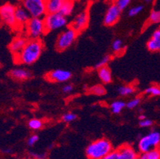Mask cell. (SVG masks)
<instances>
[{
	"label": "cell",
	"mask_w": 160,
	"mask_h": 159,
	"mask_svg": "<svg viewBox=\"0 0 160 159\" xmlns=\"http://www.w3.org/2000/svg\"><path fill=\"white\" fill-rule=\"evenodd\" d=\"M72 90H73V86L70 84H65L63 87H62V91H63L64 93H70L72 92Z\"/></svg>",
	"instance_id": "37"
},
{
	"label": "cell",
	"mask_w": 160,
	"mask_h": 159,
	"mask_svg": "<svg viewBox=\"0 0 160 159\" xmlns=\"http://www.w3.org/2000/svg\"><path fill=\"white\" fill-rule=\"evenodd\" d=\"M10 77L14 81H26L31 78L32 73L27 68H15L10 72Z\"/></svg>",
	"instance_id": "13"
},
{
	"label": "cell",
	"mask_w": 160,
	"mask_h": 159,
	"mask_svg": "<svg viewBox=\"0 0 160 159\" xmlns=\"http://www.w3.org/2000/svg\"><path fill=\"white\" fill-rule=\"evenodd\" d=\"M91 94L96 95V96H104L106 94V89L104 86H102L101 84H96V85L92 86L89 88L88 90Z\"/></svg>",
	"instance_id": "25"
},
{
	"label": "cell",
	"mask_w": 160,
	"mask_h": 159,
	"mask_svg": "<svg viewBox=\"0 0 160 159\" xmlns=\"http://www.w3.org/2000/svg\"><path fill=\"white\" fill-rule=\"evenodd\" d=\"M43 122L39 119H31L28 122V127L32 131H39L43 127Z\"/></svg>",
	"instance_id": "23"
},
{
	"label": "cell",
	"mask_w": 160,
	"mask_h": 159,
	"mask_svg": "<svg viewBox=\"0 0 160 159\" xmlns=\"http://www.w3.org/2000/svg\"><path fill=\"white\" fill-rule=\"evenodd\" d=\"M147 48L152 52H160V28L152 33L151 37L147 42Z\"/></svg>",
	"instance_id": "14"
},
{
	"label": "cell",
	"mask_w": 160,
	"mask_h": 159,
	"mask_svg": "<svg viewBox=\"0 0 160 159\" xmlns=\"http://www.w3.org/2000/svg\"><path fill=\"white\" fill-rule=\"evenodd\" d=\"M74 7H75L74 0H65V2H64L61 9L60 13L65 17H69L73 12Z\"/></svg>",
	"instance_id": "19"
},
{
	"label": "cell",
	"mask_w": 160,
	"mask_h": 159,
	"mask_svg": "<svg viewBox=\"0 0 160 159\" xmlns=\"http://www.w3.org/2000/svg\"><path fill=\"white\" fill-rule=\"evenodd\" d=\"M97 75L101 82L104 84H110L112 81V76L110 68L108 66L102 67L97 69Z\"/></svg>",
	"instance_id": "18"
},
{
	"label": "cell",
	"mask_w": 160,
	"mask_h": 159,
	"mask_svg": "<svg viewBox=\"0 0 160 159\" xmlns=\"http://www.w3.org/2000/svg\"><path fill=\"white\" fill-rule=\"evenodd\" d=\"M15 8L11 3H5L0 7V20L11 28H17L15 19Z\"/></svg>",
	"instance_id": "8"
},
{
	"label": "cell",
	"mask_w": 160,
	"mask_h": 159,
	"mask_svg": "<svg viewBox=\"0 0 160 159\" xmlns=\"http://www.w3.org/2000/svg\"><path fill=\"white\" fill-rule=\"evenodd\" d=\"M136 92V87L131 84H125L118 87L117 92L122 97H127L133 95Z\"/></svg>",
	"instance_id": "20"
},
{
	"label": "cell",
	"mask_w": 160,
	"mask_h": 159,
	"mask_svg": "<svg viewBox=\"0 0 160 159\" xmlns=\"http://www.w3.org/2000/svg\"><path fill=\"white\" fill-rule=\"evenodd\" d=\"M139 119H146V116H144V115H140V116H139Z\"/></svg>",
	"instance_id": "38"
},
{
	"label": "cell",
	"mask_w": 160,
	"mask_h": 159,
	"mask_svg": "<svg viewBox=\"0 0 160 159\" xmlns=\"http://www.w3.org/2000/svg\"><path fill=\"white\" fill-rule=\"evenodd\" d=\"M126 107V103L123 100H115L110 104V110L114 115H119Z\"/></svg>",
	"instance_id": "22"
},
{
	"label": "cell",
	"mask_w": 160,
	"mask_h": 159,
	"mask_svg": "<svg viewBox=\"0 0 160 159\" xmlns=\"http://www.w3.org/2000/svg\"><path fill=\"white\" fill-rule=\"evenodd\" d=\"M38 135H36V134L30 135L28 138V139H27V145H28L29 147H33V146H34L38 142Z\"/></svg>",
	"instance_id": "35"
},
{
	"label": "cell",
	"mask_w": 160,
	"mask_h": 159,
	"mask_svg": "<svg viewBox=\"0 0 160 159\" xmlns=\"http://www.w3.org/2000/svg\"><path fill=\"white\" fill-rule=\"evenodd\" d=\"M141 103V99L139 97H135L132 100H129L128 103H126V107L128 109H135Z\"/></svg>",
	"instance_id": "31"
},
{
	"label": "cell",
	"mask_w": 160,
	"mask_h": 159,
	"mask_svg": "<svg viewBox=\"0 0 160 159\" xmlns=\"http://www.w3.org/2000/svg\"><path fill=\"white\" fill-rule=\"evenodd\" d=\"M27 42V39L22 36L14 37L11 42L9 46V49L14 56L18 54L22 49L24 48L25 45Z\"/></svg>",
	"instance_id": "15"
},
{
	"label": "cell",
	"mask_w": 160,
	"mask_h": 159,
	"mask_svg": "<svg viewBox=\"0 0 160 159\" xmlns=\"http://www.w3.org/2000/svg\"><path fill=\"white\" fill-rule=\"evenodd\" d=\"M144 93L150 96H160V85L158 84H153L149 86L145 89Z\"/></svg>",
	"instance_id": "24"
},
{
	"label": "cell",
	"mask_w": 160,
	"mask_h": 159,
	"mask_svg": "<svg viewBox=\"0 0 160 159\" xmlns=\"http://www.w3.org/2000/svg\"><path fill=\"white\" fill-rule=\"evenodd\" d=\"M112 49L115 53H120L123 50V42L120 39H116L112 44Z\"/></svg>",
	"instance_id": "27"
},
{
	"label": "cell",
	"mask_w": 160,
	"mask_h": 159,
	"mask_svg": "<svg viewBox=\"0 0 160 159\" xmlns=\"http://www.w3.org/2000/svg\"><path fill=\"white\" fill-rule=\"evenodd\" d=\"M88 22H89V14L88 11L85 10L78 13L74 17L71 22L70 26L79 33L88 27Z\"/></svg>",
	"instance_id": "9"
},
{
	"label": "cell",
	"mask_w": 160,
	"mask_h": 159,
	"mask_svg": "<svg viewBox=\"0 0 160 159\" xmlns=\"http://www.w3.org/2000/svg\"><path fill=\"white\" fill-rule=\"evenodd\" d=\"M43 49V43L40 39L27 40L22 50L18 54L14 56V61L19 65H33L42 54Z\"/></svg>",
	"instance_id": "1"
},
{
	"label": "cell",
	"mask_w": 160,
	"mask_h": 159,
	"mask_svg": "<svg viewBox=\"0 0 160 159\" xmlns=\"http://www.w3.org/2000/svg\"><path fill=\"white\" fill-rule=\"evenodd\" d=\"M111 61V56H110V55H105V56L103 57L96 64L95 68L98 69V68H102V67L108 66V64L109 63V61Z\"/></svg>",
	"instance_id": "30"
},
{
	"label": "cell",
	"mask_w": 160,
	"mask_h": 159,
	"mask_svg": "<svg viewBox=\"0 0 160 159\" xmlns=\"http://www.w3.org/2000/svg\"><path fill=\"white\" fill-rule=\"evenodd\" d=\"M65 0H46V10L47 14L60 13L61 9Z\"/></svg>",
	"instance_id": "17"
},
{
	"label": "cell",
	"mask_w": 160,
	"mask_h": 159,
	"mask_svg": "<svg viewBox=\"0 0 160 159\" xmlns=\"http://www.w3.org/2000/svg\"><path fill=\"white\" fill-rule=\"evenodd\" d=\"M142 11H143V6L142 5L134 6L128 10V15L130 17H135L140 14Z\"/></svg>",
	"instance_id": "28"
},
{
	"label": "cell",
	"mask_w": 160,
	"mask_h": 159,
	"mask_svg": "<svg viewBox=\"0 0 160 159\" xmlns=\"http://www.w3.org/2000/svg\"><path fill=\"white\" fill-rule=\"evenodd\" d=\"M3 152L7 153V154H10V153L11 152V150H10V149H7V150H4Z\"/></svg>",
	"instance_id": "39"
},
{
	"label": "cell",
	"mask_w": 160,
	"mask_h": 159,
	"mask_svg": "<svg viewBox=\"0 0 160 159\" xmlns=\"http://www.w3.org/2000/svg\"><path fill=\"white\" fill-rule=\"evenodd\" d=\"M121 159H138L139 154L132 146L123 145L118 149Z\"/></svg>",
	"instance_id": "16"
},
{
	"label": "cell",
	"mask_w": 160,
	"mask_h": 159,
	"mask_svg": "<svg viewBox=\"0 0 160 159\" xmlns=\"http://www.w3.org/2000/svg\"><path fill=\"white\" fill-rule=\"evenodd\" d=\"M132 2V0H115L114 3L119 8L123 11L125 9H127L129 7V5Z\"/></svg>",
	"instance_id": "32"
},
{
	"label": "cell",
	"mask_w": 160,
	"mask_h": 159,
	"mask_svg": "<svg viewBox=\"0 0 160 159\" xmlns=\"http://www.w3.org/2000/svg\"><path fill=\"white\" fill-rule=\"evenodd\" d=\"M31 15L28 12L27 9L23 6H18L15 8V19L17 23V28L25 27L30 19Z\"/></svg>",
	"instance_id": "12"
},
{
	"label": "cell",
	"mask_w": 160,
	"mask_h": 159,
	"mask_svg": "<svg viewBox=\"0 0 160 159\" xmlns=\"http://www.w3.org/2000/svg\"><path fill=\"white\" fill-rule=\"evenodd\" d=\"M160 146V133L158 131H151L148 135H143L139 140L138 149L140 153L147 152Z\"/></svg>",
	"instance_id": "6"
},
{
	"label": "cell",
	"mask_w": 160,
	"mask_h": 159,
	"mask_svg": "<svg viewBox=\"0 0 160 159\" xmlns=\"http://www.w3.org/2000/svg\"><path fill=\"white\" fill-rule=\"evenodd\" d=\"M21 2L31 17H42L47 14L46 0H21Z\"/></svg>",
	"instance_id": "7"
},
{
	"label": "cell",
	"mask_w": 160,
	"mask_h": 159,
	"mask_svg": "<svg viewBox=\"0 0 160 159\" xmlns=\"http://www.w3.org/2000/svg\"><path fill=\"white\" fill-rule=\"evenodd\" d=\"M30 157L33 159H46V154H42V153H36V152H30Z\"/></svg>",
	"instance_id": "36"
},
{
	"label": "cell",
	"mask_w": 160,
	"mask_h": 159,
	"mask_svg": "<svg viewBox=\"0 0 160 159\" xmlns=\"http://www.w3.org/2000/svg\"><path fill=\"white\" fill-rule=\"evenodd\" d=\"M144 1H145V2H146V3H151V2H152L153 0H144Z\"/></svg>",
	"instance_id": "40"
},
{
	"label": "cell",
	"mask_w": 160,
	"mask_h": 159,
	"mask_svg": "<svg viewBox=\"0 0 160 159\" xmlns=\"http://www.w3.org/2000/svg\"><path fill=\"white\" fill-rule=\"evenodd\" d=\"M77 119H78V116L76 114L72 113V112H67V113L64 114L63 116H62V121L64 122H66V123L73 122Z\"/></svg>",
	"instance_id": "29"
},
{
	"label": "cell",
	"mask_w": 160,
	"mask_h": 159,
	"mask_svg": "<svg viewBox=\"0 0 160 159\" xmlns=\"http://www.w3.org/2000/svg\"><path fill=\"white\" fill-rule=\"evenodd\" d=\"M26 33L30 39H39L46 32L44 19L42 17H31L25 26Z\"/></svg>",
	"instance_id": "4"
},
{
	"label": "cell",
	"mask_w": 160,
	"mask_h": 159,
	"mask_svg": "<svg viewBox=\"0 0 160 159\" xmlns=\"http://www.w3.org/2000/svg\"><path fill=\"white\" fill-rule=\"evenodd\" d=\"M138 159H160V149L155 148L147 152L141 153Z\"/></svg>",
	"instance_id": "21"
},
{
	"label": "cell",
	"mask_w": 160,
	"mask_h": 159,
	"mask_svg": "<svg viewBox=\"0 0 160 159\" xmlns=\"http://www.w3.org/2000/svg\"><path fill=\"white\" fill-rule=\"evenodd\" d=\"M78 33L71 26L65 29L58 35L56 41V49L58 51H65L70 48L78 38Z\"/></svg>",
	"instance_id": "3"
},
{
	"label": "cell",
	"mask_w": 160,
	"mask_h": 159,
	"mask_svg": "<svg viewBox=\"0 0 160 159\" xmlns=\"http://www.w3.org/2000/svg\"><path fill=\"white\" fill-rule=\"evenodd\" d=\"M154 124V122L151 119H141L139 121V127H143V128H148V127H151L153 126Z\"/></svg>",
	"instance_id": "34"
},
{
	"label": "cell",
	"mask_w": 160,
	"mask_h": 159,
	"mask_svg": "<svg viewBox=\"0 0 160 159\" xmlns=\"http://www.w3.org/2000/svg\"><path fill=\"white\" fill-rule=\"evenodd\" d=\"M113 151L112 144L106 138H100L92 142L85 150L88 159H101Z\"/></svg>",
	"instance_id": "2"
},
{
	"label": "cell",
	"mask_w": 160,
	"mask_h": 159,
	"mask_svg": "<svg viewBox=\"0 0 160 159\" xmlns=\"http://www.w3.org/2000/svg\"><path fill=\"white\" fill-rule=\"evenodd\" d=\"M101 159H121V157H120V153H119L118 150H116V151H111Z\"/></svg>",
	"instance_id": "33"
},
{
	"label": "cell",
	"mask_w": 160,
	"mask_h": 159,
	"mask_svg": "<svg viewBox=\"0 0 160 159\" xmlns=\"http://www.w3.org/2000/svg\"><path fill=\"white\" fill-rule=\"evenodd\" d=\"M121 11L116 4H111L106 10L104 16V24L107 26H112L116 25L120 20Z\"/></svg>",
	"instance_id": "10"
},
{
	"label": "cell",
	"mask_w": 160,
	"mask_h": 159,
	"mask_svg": "<svg viewBox=\"0 0 160 159\" xmlns=\"http://www.w3.org/2000/svg\"><path fill=\"white\" fill-rule=\"evenodd\" d=\"M47 81L53 83H65L72 78V72L69 70L55 69L48 72L46 76Z\"/></svg>",
	"instance_id": "11"
},
{
	"label": "cell",
	"mask_w": 160,
	"mask_h": 159,
	"mask_svg": "<svg viewBox=\"0 0 160 159\" xmlns=\"http://www.w3.org/2000/svg\"><path fill=\"white\" fill-rule=\"evenodd\" d=\"M43 19H44L46 32L56 31L65 28L68 25L67 17L64 16L61 13L46 14Z\"/></svg>",
	"instance_id": "5"
},
{
	"label": "cell",
	"mask_w": 160,
	"mask_h": 159,
	"mask_svg": "<svg viewBox=\"0 0 160 159\" xmlns=\"http://www.w3.org/2000/svg\"><path fill=\"white\" fill-rule=\"evenodd\" d=\"M149 22L151 24H159L160 23V11L159 10H153L149 16Z\"/></svg>",
	"instance_id": "26"
}]
</instances>
